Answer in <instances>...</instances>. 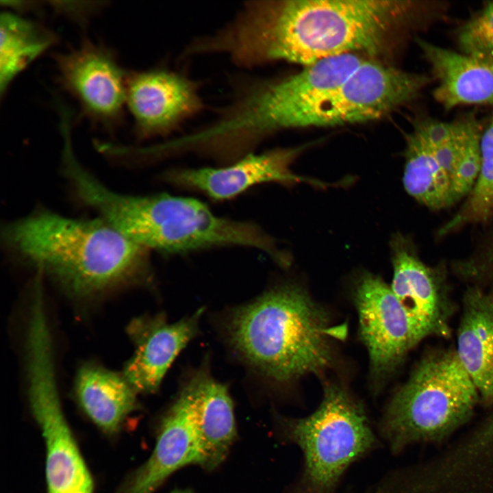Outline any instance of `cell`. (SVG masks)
<instances>
[{"mask_svg":"<svg viewBox=\"0 0 493 493\" xmlns=\"http://www.w3.org/2000/svg\"><path fill=\"white\" fill-rule=\"evenodd\" d=\"M419 5L402 0L251 1L206 36V53L252 68L276 61L304 66L345 54L377 55Z\"/></svg>","mask_w":493,"mask_h":493,"instance_id":"6da1fadb","label":"cell"},{"mask_svg":"<svg viewBox=\"0 0 493 493\" xmlns=\"http://www.w3.org/2000/svg\"><path fill=\"white\" fill-rule=\"evenodd\" d=\"M3 236L11 252L77 297L143 280L149 272V249L103 219L43 210L8 225Z\"/></svg>","mask_w":493,"mask_h":493,"instance_id":"7a4b0ae2","label":"cell"},{"mask_svg":"<svg viewBox=\"0 0 493 493\" xmlns=\"http://www.w3.org/2000/svg\"><path fill=\"white\" fill-rule=\"evenodd\" d=\"M346 329L331 326L323 308L295 285L270 290L236 309L228 327L241 355L279 381L329 367L331 342Z\"/></svg>","mask_w":493,"mask_h":493,"instance_id":"3957f363","label":"cell"},{"mask_svg":"<svg viewBox=\"0 0 493 493\" xmlns=\"http://www.w3.org/2000/svg\"><path fill=\"white\" fill-rule=\"evenodd\" d=\"M366 60L345 54L320 60L280 79L249 78L236 84L230 102L198 131L205 149L224 160H237L266 137L296 128L301 116L340 86Z\"/></svg>","mask_w":493,"mask_h":493,"instance_id":"277c9868","label":"cell"},{"mask_svg":"<svg viewBox=\"0 0 493 493\" xmlns=\"http://www.w3.org/2000/svg\"><path fill=\"white\" fill-rule=\"evenodd\" d=\"M103 209L113 227L147 249L176 254L244 246L266 253L281 266L288 259L257 225L219 216L193 198L112 192L105 198Z\"/></svg>","mask_w":493,"mask_h":493,"instance_id":"5b68a950","label":"cell"},{"mask_svg":"<svg viewBox=\"0 0 493 493\" xmlns=\"http://www.w3.org/2000/svg\"><path fill=\"white\" fill-rule=\"evenodd\" d=\"M479 400L455 349L430 351L390 401L380 433L394 453L443 440L470 419Z\"/></svg>","mask_w":493,"mask_h":493,"instance_id":"8992f818","label":"cell"},{"mask_svg":"<svg viewBox=\"0 0 493 493\" xmlns=\"http://www.w3.org/2000/svg\"><path fill=\"white\" fill-rule=\"evenodd\" d=\"M282 434L304 455L294 493H332L346 468L376 442L362 405L335 385L325 387L312 414L283 420Z\"/></svg>","mask_w":493,"mask_h":493,"instance_id":"52a82bcc","label":"cell"},{"mask_svg":"<svg viewBox=\"0 0 493 493\" xmlns=\"http://www.w3.org/2000/svg\"><path fill=\"white\" fill-rule=\"evenodd\" d=\"M26 368L29 405L46 445L48 493H92V477L62 409L49 338L27 342Z\"/></svg>","mask_w":493,"mask_h":493,"instance_id":"ba28073f","label":"cell"},{"mask_svg":"<svg viewBox=\"0 0 493 493\" xmlns=\"http://www.w3.org/2000/svg\"><path fill=\"white\" fill-rule=\"evenodd\" d=\"M429 82L425 75L366 59L340 86L303 114L296 128L379 118L416 98Z\"/></svg>","mask_w":493,"mask_h":493,"instance_id":"9c48e42d","label":"cell"},{"mask_svg":"<svg viewBox=\"0 0 493 493\" xmlns=\"http://www.w3.org/2000/svg\"><path fill=\"white\" fill-rule=\"evenodd\" d=\"M199 82L164 67L127 72L126 104L141 140L167 136L199 114L205 104Z\"/></svg>","mask_w":493,"mask_h":493,"instance_id":"30bf717a","label":"cell"},{"mask_svg":"<svg viewBox=\"0 0 493 493\" xmlns=\"http://www.w3.org/2000/svg\"><path fill=\"white\" fill-rule=\"evenodd\" d=\"M391 246L390 288L407 318L414 346L428 337L450 338L456 307L444 273L425 264L401 235Z\"/></svg>","mask_w":493,"mask_h":493,"instance_id":"8fae6325","label":"cell"},{"mask_svg":"<svg viewBox=\"0 0 493 493\" xmlns=\"http://www.w3.org/2000/svg\"><path fill=\"white\" fill-rule=\"evenodd\" d=\"M60 85L79 102L83 114L108 129L122 120L127 72L103 45L85 40L55 55Z\"/></svg>","mask_w":493,"mask_h":493,"instance_id":"7c38bea8","label":"cell"},{"mask_svg":"<svg viewBox=\"0 0 493 493\" xmlns=\"http://www.w3.org/2000/svg\"><path fill=\"white\" fill-rule=\"evenodd\" d=\"M353 296L371 372L383 378L414 346L407 318L390 286L373 274L364 273L359 277Z\"/></svg>","mask_w":493,"mask_h":493,"instance_id":"4fadbf2b","label":"cell"},{"mask_svg":"<svg viewBox=\"0 0 493 493\" xmlns=\"http://www.w3.org/2000/svg\"><path fill=\"white\" fill-rule=\"evenodd\" d=\"M148 460L129 476L118 493H153L176 470L204 464L197 401L189 382L163 418Z\"/></svg>","mask_w":493,"mask_h":493,"instance_id":"5bb4252c","label":"cell"},{"mask_svg":"<svg viewBox=\"0 0 493 493\" xmlns=\"http://www.w3.org/2000/svg\"><path fill=\"white\" fill-rule=\"evenodd\" d=\"M301 150L298 147L250 153L224 166L170 170L164 177L176 186L201 192L215 200H226L260 184L307 181L290 170Z\"/></svg>","mask_w":493,"mask_h":493,"instance_id":"9a60e30c","label":"cell"},{"mask_svg":"<svg viewBox=\"0 0 493 493\" xmlns=\"http://www.w3.org/2000/svg\"><path fill=\"white\" fill-rule=\"evenodd\" d=\"M203 313L201 308L172 323L159 314L131 320L127 333L135 349L125 365L123 376L136 393L157 390L175 358L197 335Z\"/></svg>","mask_w":493,"mask_h":493,"instance_id":"2e32d148","label":"cell"},{"mask_svg":"<svg viewBox=\"0 0 493 493\" xmlns=\"http://www.w3.org/2000/svg\"><path fill=\"white\" fill-rule=\"evenodd\" d=\"M437 86L435 100L445 110L493 105V61L481 60L418 39Z\"/></svg>","mask_w":493,"mask_h":493,"instance_id":"e0dca14e","label":"cell"},{"mask_svg":"<svg viewBox=\"0 0 493 493\" xmlns=\"http://www.w3.org/2000/svg\"><path fill=\"white\" fill-rule=\"evenodd\" d=\"M457 356L480 399L493 401V290L472 286L466 290L457 332Z\"/></svg>","mask_w":493,"mask_h":493,"instance_id":"ac0fdd59","label":"cell"},{"mask_svg":"<svg viewBox=\"0 0 493 493\" xmlns=\"http://www.w3.org/2000/svg\"><path fill=\"white\" fill-rule=\"evenodd\" d=\"M84 412L103 432L117 433L126 418L137 410V393L123 375L86 363L78 370L75 384Z\"/></svg>","mask_w":493,"mask_h":493,"instance_id":"d6986e66","label":"cell"},{"mask_svg":"<svg viewBox=\"0 0 493 493\" xmlns=\"http://www.w3.org/2000/svg\"><path fill=\"white\" fill-rule=\"evenodd\" d=\"M190 382L196 396L203 468L212 470L225 460L236 435L233 404L227 388L207 374L200 372Z\"/></svg>","mask_w":493,"mask_h":493,"instance_id":"ffe728a7","label":"cell"},{"mask_svg":"<svg viewBox=\"0 0 493 493\" xmlns=\"http://www.w3.org/2000/svg\"><path fill=\"white\" fill-rule=\"evenodd\" d=\"M403 183L406 192L432 210L453 204L451 181L442 169L417 122L406 136Z\"/></svg>","mask_w":493,"mask_h":493,"instance_id":"44dd1931","label":"cell"},{"mask_svg":"<svg viewBox=\"0 0 493 493\" xmlns=\"http://www.w3.org/2000/svg\"><path fill=\"white\" fill-rule=\"evenodd\" d=\"M0 93L56 40L54 33L38 23L5 12L0 16Z\"/></svg>","mask_w":493,"mask_h":493,"instance_id":"7402d4cb","label":"cell"},{"mask_svg":"<svg viewBox=\"0 0 493 493\" xmlns=\"http://www.w3.org/2000/svg\"><path fill=\"white\" fill-rule=\"evenodd\" d=\"M481 168L477 179L460 211L440 231L444 235L461 225L488 220L493 215V116L481 134Z\"/></svg>","mask_w":493,"mask_h":493,"instance_id":"603a6c76","label":"cell"},{"mask_svg":"<svg viewBox=\"0 0 493 493\" xmlns=\"http://www.w3.org/2000/svg\"><path fill=\"white\" fill-rule=\"evenodd\" d=\"M457 143V161L452 183L454 203L468 195L481 168V132L477 120L467 116L452 123Z\"/></svg>","mask_w":493,"mask_h":493,"instance_id":"cb8c5ba5","label":"cell"},{"mask_svg":"<svg viewBox=\"0 0 493 493\" xmlns=\"http://www.w3.org/2000/svg\"><path fill=\"white\" fill-rule=\"evenodd\" d=\"M457 42L462 53L493 61V1L464 23Z\"/></svg>","mask_w":493,"mask_h":493,"instance_id":"d4e9b609","label":"cell"},{"mask_svg":"<svg viewBox=\"0 0 493 493\" xmlns=\"http://www.w3.org/2000/svg\"><path fill=\"white\" fill-rule=\"evenodd\" d=\"M485 431L487 433H493V415L490 418L489 422L488 423V425L485 428Z\"/></svg>","mask_w":493,"mask_h":493,"instance_id":"484cf974","label":"cell"},{"mask_svg":"<svg viewBox=\"0 0 493 493\" xmlns=\"http://www.w3.org/2000/svg\"><path fill=\"white\" fill-rule=\"evenodd\" d=\"M170 493H194L192 490L188 489H176Z\"/></svg>","mask_w":493,"mask_h":493,"instance_id":"4316f807","label":"cell"}]
</instances>
